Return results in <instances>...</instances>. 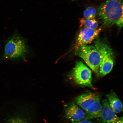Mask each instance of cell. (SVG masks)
Wrapping results in <instances>:
<instances>
[{"label":"cell","instance_id":"cell-1","mask_svg":"<svg viewBox=\"0 0 123 123\" xmlns=\"http://www.w3.org/2000/svg\"><path fill=\"white\" fill-rule=\"evenodd\" d=\"M29 50L25 39L16 33L6 41L0 60L16 61L24 59L28 55Z\"/></svg>","mask_w":123,"mask_h":123},{"label":"cell","instance_id":"cell-2","mask_svg":"<svg viewBox=\"0 0 123 123\" xmlns=\"http://www.w3.org/2000/svg\"><path fill=\"white\" fill-rule=\"evenodd\" d=\"M98 14L104 27L111 26L123 16L122 0H107L98 7Z\"/></svg>","mask_w":123,"mask_h":123},{"label":"cell","instance_id":"cell-3","mask_svg":"<svg viewBox=\"0 0 123 123\" xmlns=\"http://www.w3.org/2000/svg\"><path fill=\"white\" fill-rule=\"evenodd\" d=\"M94 43L101 58L99 70L96 74L98 77H102L110 73L113 69L114 63L113 52L110 46L98 37Z\"/></svg>","mask_w":123,"mask_h":123},{"label":"cell","instance_id":"cell-4","mask_svg":"<svg viewBox=\"0 0 123 123\" xmlns=\"http://www.w3.org/2000/svg\"><path fill=\"white\" fill-rule=\"evenodd\" d=\"M76 54L82 58L90 68L97 74L101 61V56L94 46L84 45L76 50Z\"/></svg>","mask_w":123,"mask_h":123},{"label":"cell","instance_id":"cell-5","mask_svg":"<svg viewBox=\"0 0 123 123\" xmlns=\"http://www.w3.org/2000/svg\"><path fill=\"white\" fill-rule=\"evenodd\" d=\"M73 76L77 84L93 88L91 70L81 62H77L73 69Z\"/></svg>","mask_w":123,"mask_h":123},{"label":"cell","instance_id":"cell-6","mask_svg":"<svg viewBox=\"0 0 123 123\" xmlns=\"http://www.w3.org/2000/svg\"><path fill=\"white\" fill-rule=\"evenodd\" d=\"M101 29H93L83 27L78 33L76 38L75 48L76 50L80 47L87 45L98 37Z\"/></svg>","mask_w":123,"mask_h":123},{"label":"cell","instance_id":"cell-7","mask_svg":"<svg viewBox=\"0 0 123 123\" xmlns=\"http://www.w3.org/2000/svg\"><path fill=\"white\" fill-rule=\"evenodd\" d=\"M65 117L74 123L84 119L86 114L74 102L67 105L64 108Z\"/></svg>","mask_w":123,"mask_h":123},{"label":"cell","instance_id":"cell-8","mask_svg":"<svg viewBox=\"0 0 123 123\" xmlns=\"http://www.w3.org/2000/svg\"><path fill=\"white\" fill-rule=\"evenodd\" d=\"M100 97L98 94L93 92H86L76 97L75 99L76 104L86 112L93 105L97 99L100 98Z\"/></svg>","mask_w":123,"mask_h":123},{"label":"cell","instance_id":"cell-9","mask_svg":"<svg viewBox=\"0 0 123 123\" xmlns=\"http://www.w3.org/2000/svg\"><path fill=\"white\" fill-rule=\"evenodd\" d=\"M102 105V111L99 118V123H115L119 119L120 117H118L111 108L107 99L103 100Z\"/></svg>","mask_w":123,"mask_h":123},{"label":"cell","instance_id":"cell-10","mask_svg":"<svg viewBox=\"0 0 123 123\" xmlns=\"http://www.w3.org/2000/svg\"><path fill=\"white\" fill-rule=\"evenodd\" d=\"M111 108L116 114L123 111V104L116 93L113 91L106 95Z\"/></svg>","mask_w":123,"mask_h":123},{"label":"cell","instance_id":"cell-11","mask_svg":"<svg viewBox=\"0 0 123 123\" xmlns=\"http://www.w3.org/2000/svg\"><path fill=\"white\" fill-rule=\"evenodd\" d=\"M102 109L100 98L97 99L93 105L86 112V115L84 120L99 118L101 117Z\"/></svg>","mask_w":123,"mask_h":123},{"label":"cell","instance_id":"cell-12","mask_svg":"<svg viewBox=\"0 0 123 123\" xmlns=\"http://www.w3.org/2000/svg\"><path fill=\"white\" fill-rule=\"evenodd\" d=\"M80 27L87 28L96 29L98 28L99 23L96 19H87L83 18L80 19Z\"/></svg>","mask_w":123,"mask_h":123},{"label":"cell","instance_id":"cell-13","mask_svg":"<svg viewBox=\"0 0 123 123\" xmlns=\"http://www.w3.org/2000/svg\"><path fill=\"white\" fill-rule=\"evenodd\" d=\"M97 11L93 7H88L84 12V18L87 19H95L97 16Z\"/></svg>","mask_w":123,"mask_h":123},{"label":"cell","instance_id":"cell-14","mask_svg":"<svg viewBox=\"0 0 123 123\" xmlns=\"http://www.w3.org/2000/svg\"><path fill=\"white\" fill-rule=\"evenodd\" d=\"M6 123H30L26 119L19 116L12 117L7 121Z\"/></svg>","mask_w":123,"mask_h":123},{"label":"cell","instance_id":"cell-15","mask_svg":"<svg viewBox=\"0 0 123 123\" xmlns=\"http://www.w3.org/2000/svg\"><path fill=\"white\" fill-rule=\"evenodd\" d=\"M123 16L117 21L116 24L118 27H122L123 26Z\"/></svg>","mask_w":123,"mask_h":123},{"label":"cell","instance_id":"cell-16","mask_svg":"<svg viewBox=\"0 0 123 123\" xmlns=\"http://www.w3.org/2000/svg\"><path fill=\"white\" fill-rule=\"evenodd\" d=\"M94 123L91 121L87 120H82L80 121H77V122L73 123Z\"/></svg>","mask_w":123,"mask_h":123},{"label":"cell","instance_id":"cell-17","mask_svg":"<svg viewBox=\"0 0 123 123\" xmlns=\"http://www.w3.org/2000/svg\"><path fill=\"white\" fill-rule=\"evenodd\" d=\"M123 117H120L119 119L115 123H123Z\"/></svg>","mask_w":123,"mask_h":123}]
</instances>
